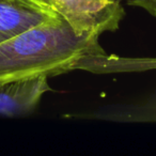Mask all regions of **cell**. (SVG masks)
Returning <instances> with one entry per match:
<instances>
[{
	"mask_svg": "<svg viewBox=\"0 0 156 156\" xmlns=\"http://www.w3.org/2000/svg\"><path fill=\"white\" fill-rule=\"evenodd\" d=\"M94 32L79 33L61 15L0 43V85L51 77L105 54Z\"/></svg>",
	"mask_w": 156,
	"mask_h": 156,
	"instance_id": "obj_1",
	"label": "cell"
},
{
	"mask_svg": "<svg viewBox=\"0 0 156 156\" xmlns=\"http://www.w3.org/2000/svg\"><path fill=\"white\" fill-rule=\"evenodd\" d=\"M60 14L79 33L115 31L124 17L122 0H37Z\"/></svg>",
	"mask_w": 156,
	"mask_h": 156,
	"instance_id": "obj_2",
	"label": "cell"
},
{
	"mask_svg": "<svg viewBox=\"0 0 156 156\" xmlns=\"http://www.w3.org/2000/svg\"><path fill=\"white\" fill-rule=\"evenodd\" d=\"M58 15L37 0H0V43Z\"/></svg>",
	"mask_w": 156,
	"mask_h": 156,
	"instance_id": "obj_3",
	"label": "cell"
},
{
	"mask_svg": "<svg viewBox=\"0 0 156 156\" xmlns=\"http://www.w3.org/2000/svg\"><path fill=\"white\" fill-rule=\"evenodd\" d=\"M49 90L48 77L45 76L0 85V117L29 115Z\"/></svg>",
	"mask_w": 156,
	"mask_h": 156,
	"instance_id": "obj_4",
	"label": "cell"
},
{
	"mask_svg": "<svg viewBox=\"0 0 156 156\" xmlns=\"http://www.w3.org/2000/svg\"><path fill=\"white\" fill-rule=\"evenodd\" d=\"M128 5L144 9L147 13L156 17V0H125Z\"/></svg>",
	"mask_w": 156,
	"mask_h": 156,
	"instance_id": "obj_5",
	"label": "cell"
},
{
	"mask_svg": "<svg viewBox=\"0 0 156 156\" xmlns=\"http://www.w3.org/2000/svg\"><path fill=\"white\" fill-rule=\"evenodd\" d=\"M147 64H151V67H156V60H147Z\"/></svg>",
	"mask_w": 156,
	"mask_h": 156,
	"instance_id": "obj_6",
	"label": "cell"
}]
</instances>
